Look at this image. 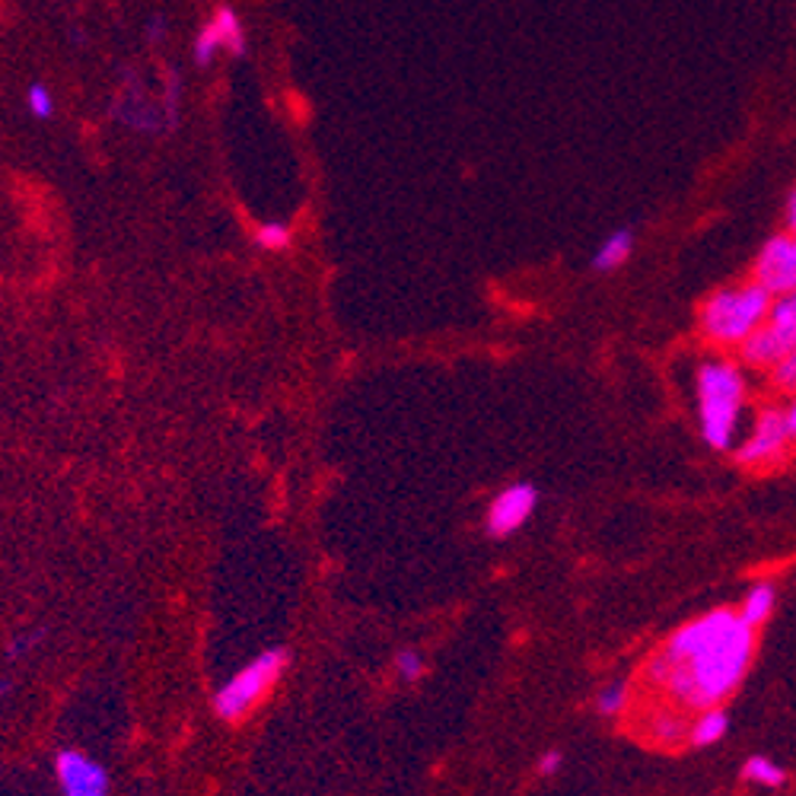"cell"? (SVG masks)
<instances>
[{"mask_svg": "<svg viewBox=\"0 0 796 796\" xmlns=\"http://www.w3.org/2000/svg\"><path fill=\"white\" fill-rule=\"evenodd\" d=\"M753 653V624L732 609H717L679 628L650 663L647 679L691 710L720 708L746 679Z\"/></svg>", "mask_w": 796, "mask_h": 796, "instance_id": "cell-1", "label": "cell"}, {"mask_svg": "<svg viewBox=\"0 0 796 796\" xmlns=\"http://www.w3.org/2000/svg\"><path fill=\"white\" fill-rule=\"evenodd\" d=\"M742 401H746V379L742 373L714 360L705 363L698 373V415H701V434L714 449H730L742 418Z\"/></svg>", "mask_w": 796, "mask_h": 796, "instance_id": "cell-2", "label": "cell"}, {"mask_svg": "<svg viewBox=\"0 0 796 796\" xmlns=\"http://www.w3.org/2000/svg\"><path fill=\"white\" fill-rule=\"evenodd\" d=\"M771 300L775 297L761 284L717 290L701 310V332L714 344H742L755 329L765 326Z\"/></svg>", "mask_w": 796, "mask_h": 796, "instance_id": "cell-3", "label": "cell"}, {"mask_svg": "<svg viewBox=\"0 0 796 796\" xmlns=\"http://www.w3.org/2000/svg\"><path fill=\"white\" fill-rule=\"evenodd\" d=\"M290 653L284 647H268L259 657H252L249 663L233 672L217 691H214V714L223 724H240L252 710L259 708L268 698V691L281 682V676L288 672Z\"/></svg>", "mask_w": 796, "mask_h": 796, "instance_id": "cell-4", "label": "cell"}, {"mask_svg": "<svg viewBox=\"0 0 796 796\" xmlns=\"http://www.w3.org/2000/svg\"><path fill=\"white\" fill-rule=\"evenodd\" d=\"M742 357L753 367H775L780 357L796 348V288L777 293L761 329H755L742 344Z\"/></svg>", "mask_w": 796, "mask_h": 796, "instance_id": "cell-5", "label": "cell"}, {"mask_svg": "<svg viewBox=\"0 0 796 796\" xmlns=\"http://www.w3.org/2000/svg\"><path fill=\"white\" fill-rule=\"evenodd\" d=\"M55 777L61 796H111L109 768L84 749H58Z\"/></svg>", "mask_w": 796, "mask_h": 796, "instance_id": "cell-6", "label": "cell"}, {"mask_svg": "<svg viewBox=\"0 0 796 796\" xmlns=\"http://www.w3.org/2000/svg\"><path fill=\"white\" fill-rule=\"evenodd\" d=\"M755 284H761L771 297L796 288V236H775L765 243L755 265Z\"/></svg>", "mask_w": 796, "mask_h": 796, "instance_id": "cell-7", "label": "cell"}, {"mask_svg": "<svg viewBox=\"0 0 796 796\" xmlns=\"http://www.w3.org/2000/svg\"><path fill=\"white\" fill-rule=\"evenodd\" d=\"M538 504V491L532 485H509L507 491H501L494 497V504L487 509V532L494 538L513 535L516 530L526 526V520L532 516V509Z\"/></svg>", "mask_w": 796, "mask_h": 796, "instance_id": "cell-8", "label": "cell"}, {"mask_svg": "<svg viewBox=\"0 0 796 796\" xmlns=\"http://www.w3.org/2000/svg\"><path fill=\"white\" fill-rule=\"evenodd\" d=\"M787 424H784V411H765L761 418L755 420V430L749 434V440L739 446V463L742 465H761L777 459L787 449Z\"/></svg>", "mask_w": 796, "mask_h": 796, "instance_id": "cell-9", "label": "cell"}, {"mask_svg": "<svg viewBox=\"0 0 796 796\" xmlns=\"http://www.w3.org/2000/svg\"><path fill=\"white\" fill-rule=\"evenodd\" d=\"M775 602H777V593L771 583H755L753 590L746 593V599H742V605H739V615H742L746 624L758 628V624H765V621L771 619Z\"/></svg>", "mask_w": 796, "mask_h": 796, "instance_id": "cell-10", "label": "cell"}, {"mask_svg": "<svg viewBox=\"0 0 796 796\" xmlns=\"http://www.w3.org/2000/svg\"><path fill=\"white\" fill-rule=\"evenodd\" d=\"M211 26H214L217 36H221V48H226V51L236 55V58H243L245 29L243 22H240V17H236V10H233V7H217L214 17H211Z\"/></svg>", "mask_w": 796, "mask_h": 796, "instance_id": "cell-11", "label": "cell"}, {"mask_svg": "<svg viewBox=\"0 0 796 796\" xmlns=\"http://www.w3.org/2000/svg\"><path fill=\"white\" fill-rule=\"evenodd\" d=\"M631 249H634V233H631V230H615V233L596 249L593 268H596V271H615V268L628 262Z\"/></svg>", "mask_w": 796, "mask_h": 796, "instance_id": "cell-12", "label": "cell"}, {"mask_svg": "<svg viewBox=\"0 0 796 796\" xmlns=\"http://www.w3.org/2000/svg\"><path fill=\"white\" fill-rule=\"evenodd\" d=\"M727 730H730V717H727L724 710L720 708L701 710V717H698L695 727H691V746L708 749V746H714V742H720V739L727 736Z\"/></svg>", "mask_w": 796, "mask_h": 796, "instance_id": "cell-13", "label": "cell"}, {"mask_svg": "<svg viewBox=\"0 0 796 796\" xmlns=\"http://www.w3.org/2000/svg\"><path fill=\"white\" fill-rule=\"evenodd\" d=\"M784 777H787L784 775V768H780L777 761H771V758H765V755H755V758L746 761V780H753L758 787L775 790V787L784 784Z\"/></svg>", "mask_w": 796, "mask_h": 796, "instance_id": "cell-14", "label": "cell"}, {"mask_svg": "<svg viewBox=\"0 0 796 796\" xmlns=\"http://www.w3.org/2000/svg\"><path fill=\"white\" fill-rule=\"evenodd\" d=\"M45 628H32V631H22V634H17L13 641L7 643V660L10 663H20V660H26L29 653H36V647L45 641Z\"/></svg>", "mask_w": 796, "mask_h": 796, "instance_id": "cell-15", "label": "cell"}, {"mask_svg": "<svg viewBox=\"0 0 796 796\" xmlns=\"http://www.w3.org/2000/svg\"><path fill=\"white\" fill-rule=\"evenodd\" d=\"M255 243L262 245L265 252H281L290 245V226L288 223H262L255 230Z\"/></svg>", "mask_w": 796, "mask_h": 796, "instance_id": "cell-16", "label": "cell"}, {"mask_svg": "<svg viewBox=\"0 0 796 796\" xmlns=\"http://www.w3.org/2000/svg\"><path fill=\"white\" fill-rule=\"evenodd\" d=\"M596 708L599 714H605V717L621 714V710L628 708V686H624V682H612V686L602 688L596 698Z\"/></svg>", "mask_w": 796, "mask_h": 796, "instance_id": "cell-17", "label": "cell"}, {"mask_svg": "<svg viewBox=\"0 0 796 796\" xmlns=\"http://www.w3.org/2000/svg\"><path fill=\"white\" fill-rule=\"evenodd\" d=\"M217 51H221V36H217V29H214L211 22H204V29H201L198 39H195V65L207 67L214 61Z\"/></svg>", "mask_w": 796, "mask_h": 796, "instance_id": "cell-18", "label": "cell"}, {"mask_svg": "<svg viewBox=\"0 0 796 796\" xmlns=\"http://www.w3.org/2000/svg\"><path fill=\"white\" fill-rule=\"evenodd\" d=\"M686 724H682V717L679 714H657V720H653V736L660 739V742H679V739H686Z\"/></svg>", "mask_w": 796, "mask_h": 796, "instance_id": "cell-19", "label": "cell"}, {"mask_svg": "<svg viewBox=\"0 0 796 796\" xmlns=\"http://www.w3.org/2000/svg\"><path fill=\"white\" fill-rule=\"evenodd\" d=\"M26 106L36 118H51L55 115V99H51V89L42 87V84H32L26 89Z\"/></svg>", "mask_w": 796, "mask_h": 796, "instance_id": "cell-20", "label": "cell"}, {"mask_svg": "<svg viewBox=\"0 0 796 796\" xmlns=\"http://www.w3.org/2000/svg\"><path fill=\"white\" fill-rule=\"evenodd\" d=\"M396 669L401 682H418L420 676H424V660H420V653H415V650H401L396 660Z\"/></svg>", "mask_w": 796, "mask_h": 796, "instance_id": "cell-21", "label": "cell"}, {"mask_svg": "<svg viewBox=\"0 0 796 796\" xmlns=\"http://www.w3.org/2000/svg\"><path fill=\"white\" fill-rule=\"evenodd\" d=\"M775 382L787 392H796V348L775 363Z\"/></svg>", "mask_w": 796, "mask_h": 796, "instance_id": "cell-22", "label": "cell"}, {"mask_svg": "<svg viewBox=\"0 0 796 796\" xmlns=\"http://www.w3.org/2000/svg\"><path fill=\"white\" fill-rule=\"evenodd\" d=\"M178 87H176V77H169V84H166V128L173 132L178 125Z\"/></svg>", "mask_w": 796, "mask_h": 796, "instance_id": "cell-23", "label": "cell"}, {"mask_svg": "<svg viewBox=\"0 0 796 796\" xmlns=\"http://www.w3.org/2000/svg\"><path fill=\"white\" fill-rule=\"evenodd\" d=\"M561 765H564V758H561V753H545L542 758H538V765H535V771L542 777H552L561 771Z\"/></svg>", "mask_w": 796, "mask_h": 796, "instance_id": "cell-24", "label": "cell"}, {"mask_svg": "<svg viewBox=\"0 0 796 796\" xmlns=\"http://www.w3.org/2000/svg\"><path fill=\"white\" fill-rule=\"evenodd\" d=\"M147 36H151V42H163V36H166V20L163 17H154L151 20V26H147Z\"/></svg>", "mask_w": 796, "mask_h": 796, "instance_id": "cell-25", "label": "cell"}, {"mask_svg": "<svg viewBox=\"0 0 796 796\" xmlns=\"http://www.w3.org/2000/svg\"><path fill=\"white\" fill-rule=\"evenodd\" d=\"M784 424H787V437H790V440H796V401L790 405V408H787V411H784Z\"/></svg>", "mask_w": 796, "mask_h": 796, "instance_id": "cell-26", "label": "cell"}, {"mask_svg": "<svg viewBox=\"0 0 796 796\" xmlns=\"http://www.w3.org/2000/svg\"><path fill=\"white\" fill-rule=\"evenodd\" d=\"M787 223H790V230L796 233V188L794 195H790V204H787Z\"/></svg>", "mask_w": 796, "mask_h": 796, "instance_id": "cell-27", "label": "cell"}, {"mask_svg": "<svg viewBox=\"0 0 796 796\" xmlns=\"http://www.w3.org/2000/svg\"><path fill=\"white\" fill-rule=\"evenodd\" d=\"M10 691H13V679H7V676H3V679H0V701H3Z\"/></svg>", "mask_w": 796, "mask_h": 796, "instance_id": "cell-28", "label": "cell"}, {"mask_svg": "<svg viewBox=\"0 0 796 796\" xmlns=\"http://www.w3.org/2000/svg\"><path fill=\"white\" fill-rule=\"evenodd\" d=\"M794 236H796V233H794Z\"/></svg>", "mask_w": 796, "mask_h": 796, "instance_id": "cell-29", "label": "cell"}]
</instances>
